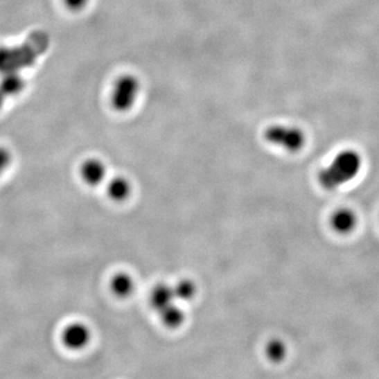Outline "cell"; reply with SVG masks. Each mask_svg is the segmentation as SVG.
<instances>
[{
  "instance_id": "cell-1",
  "label": "cell",
  "mask_w": 379,
  "mask_h": 379,
  "mask_svg": "<svg viewBox=\"0 0 379 379\" xmlns=\"http://www.w3.org/2000/svg\"><path fill=\"white\" fill-rule=\"evenodd\" d=\"M50 46V36L44 31H35L17 46H0V73H19L31 68L39 56Z\"/></svg>"
},
{
  "instance_id": "cell-2",
  "label": "cell",
  "mask_w": 379,
  "mask_h": 379,
  "mask_svg": "<svg viewBox=\"0 0 379 379\" xmlns=\"http://www.w3.org/2000/svg\"><path fill=\"white\" fill-rule=\"evenodd\" d=\"M362 168V157L356 150H342L330 165L319 171L318 182L322 188L332 191L358 177Z\"/></svg>"
},
{
  "instance_id": "cell-3",
  "label": "cell",
  "mask_w": 379,
  "mask_h": 379,
  "mask_svg": "<svg viewBox=\"0 0 379 379\" xmlns=\"http://www.w3.org/2000/svg\"><path fill=\"white\" fill-rule=\"evenodd\" d=\"M265 141L289 152H299L305 147L306 135L303 130L292 125H273L263 134Z\"/></svg>"
},
{
  "instance_id": "cell-4",
  "label": "cell",
  "mask_w": 379,
  "mask_h": 379,
  "mask_svg": "<svg viewBox=\"0 0 379 379\" xmlns=\"http://www.w3.org/2000/svg\"><path fill=\"white\" fill-rule=\"evenodd\" d=\"M141 91V82L131 74L121 75L113 86L111 103L118 112H127L136 103Z\"/></svg>"
},
{
  "instance_id": "cell-5",
  "label": "cell",
  "mask_w": 379,
  "mask_h": 379,
  "mask_svg": "<svg viewBox=\"0 0 379 379\" xmlns=\"http://www.w3.org/2000/svg\"><path fill=\"white\" fill-rule=\"evenodd\" d=\"M91 340V331L82 322H73L64 328L62 342L66 348L73 351L82 350Z\"/></svg>"
},
{
  "instance_id": "cell-6",
  "label": "cell",
  "mask_w": 379,
  "mask_h": 379,
  "mask_svg": "<svg viewBox=\"0 0 379 379\" xmlns=\"http://www.w3.org/2000/svg\"><path fill=\"white\" fill-rule=\"evenodd\" d=\"M81 179L88 186H97L105 182L107 176V167L105 162L98 158H89L82 162L80 167Z\"/></svg>"
},
{
  "instance_id": "cell-7",
  "label": "cell",
  "mask_w": 379,
  "mask_h": 379,
  "mask_svg": "<svg viewBox=\"0 0 379 379\" xmlns=\"http://www.w3.org/2000/svg\"><path fill=\"white\" fill-rule=\"evenodd\" d=\"M358 224V216L351 209H340L331 218V226L338 234H350Z\"/></svg>"
},
{
  "instance_id": "cell-8",
  "label": "cell",
  "mask_w": 379,
  "mask_h": 379,
  "mask_svg": "<svg viewBox=\"0 0 379 379\" xmlns=\"http://www.w3.org/2000/svg\"><path fill=\"white\" fill-rule=\"evenodd\" d=\"M175 301L173 287L167 285V283H159V285H155L152 290L151 295H150V305H151L152 309L157 313H160L162 310H165Z\"/></svg>"
},
{
  "instance_id": "cell-9",
  "label": "cell",
  "mask_w": 379,
  "mask_h": 379,
  "mask_svg": "<svg viewBox=\"0 0 379 379\" xmlns=\"http://www.w3.org/2000/svg\"><path fill=\"white\" fill-rule=\"evenodd\" d=\"M131 182L123 176H115L110 182H107V194L113 202H125L131 196Z\"/></svg>"
},
{
  "instance_id": "cell-10",
  "label": "cell",
  "mask_w": 379,
  "mask_h": 379,
  "mask_svg": "<svg viewBox=\"0 0 379 379\" xmlns=\"http://www.w3.org/2000/svg\"><path fill=\"white\" fill-rule=\"evenodd\" d=\"M111 291L119 299H127L133 293L135 283L131 275L125 272L116 273L110 281Z\"/></svg>"
},
{
  "instance_id": "cell-11",
  "label": "cell",
  "mask_w": 379,
  "mask_h": 379,
  "mask_svg": "<svg viewBox=\"0 0 379 379\" xmlns=\"http://www.w3.org/2000/svg\"><path fill=\"white\" fill-rule=\"evenodd\" d=\"M24 87L26 82L19 73H6L0 79V92L5 96H16L24 91Z\"/></svg>"
},
{
  "instance_id": "cell-12",
  "label": "cell",
  "mask_w": 379,
  "mask_h": 379,
  "mask_svg": "<svg viewBox=\"0 0 379 379\" xmlns=\"http://www.w3.org/2000/svg\"><path fill=\"white\" fill-rule=\"evenodd\" d=\"M158 314H159L162 324L170 329H177L186 320V313L182 308L176 303V301Z\"/></svg>"
},
{
  "instance_id": "cell-13",
  "label": "cell",
  "mask_w": 379,
  "mask_h": 379,
  "mask_svg": "<svg viewBox=\"0 0 379 379\" xmlns=\"http://www.w3.org/2000/svg\"><path fill=\"white\" fill-rule=\"evenodd\" d=\"M174 295L177 301H190L195 297L197 288L191 279H182L173 287Z\"/></svg>"
},
{
  "instance_id": "cell-14",
  "label": "cell",
  "mask_w": 379,
  "mask_h": 379,
  "mask_svg": "<svg viewBox=\"0 0 379 379\" xmlns=\"http://www.w3.org/2000/svg\"><path fill=\"white\" fill-rule=\"evenodd\" d=\"M265 355L272 362H281L287 356V346L279 338L269 340L265 349Z\"/></svg>"
},
{
  "instance_id": "cell-15",
  "label": "cell",
  "mask_w": 379,
  "mask_h": 379,
  "mask_svg": "<svg viewBox=\"0 0 379 379\" xmlns=\"http://www.w3.org/2000/svg\"><path fill=\"white\" fill-rule=\"evenodd\" d=\"M12 153L7 148L0 146V177L6 173L12 164Z\"/></svg>"
},
{
  "instance_id": "cell-16",
  "label": "cell",
  "mask_w": 379,
  "mask_h": 379,
  "mask_svg": "<svg viewBox=\"0 0 379 379\" xmlns=\"http://www.w3.org/2000/svg\"><path fill=\"white\" fill-rule=\"evenodd\" d=\"M70 11L79 12L88 6L89 0H62Z\"/></svg>"
},
{
  "instance_id": "cell-17",
  "label": "cell",
  "mask_w": 379,
  "mask_h": 379,
  "mask_svg": "<svg viewBox=\"0 0 379 379\" xmlns=\"http://www.w3.org/2000/svg\"><path fill=\"white\" fill-rule=\"evenodd\" d=\"M5 95L0 92V110H1V107H3V103H5Z\"/></svg>"
}]
</instances>
